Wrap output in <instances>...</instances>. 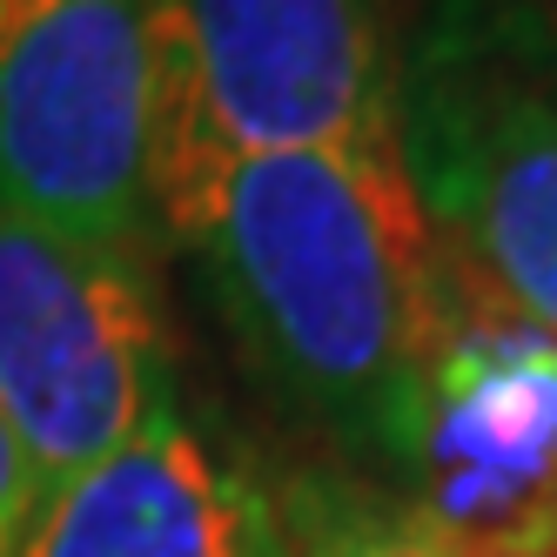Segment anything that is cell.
<instances>
[{"label":"cell","mask_w":557,"mask_h":557,"mask_svg":"<svg viewBox=\"0 0 557 557\" xmlns=\"http://www.w3.org/2000/svg\"><path fill=\"white\" fill-rule=\"evenodd\" d=\"M182 389L162 262L114 256L0 202V423L41 497L67 491Z\"/></svg>","instance_id":"6"},{"label":"cell","mask_w":557,"mask_h":557,"mask_svg":"<svg viewBox=\"0 0 557 557\" xmlns=\"http://www.w3.org/2000/svg\"><path fill=\"white\" fill-rule=\"evenodd\" d=\"M363 484L457 557H557V336L450 269Z\"/></svg>","instance_id":"4"},{"label":"cell","mask_w":557,"mask_h":557,"mask_svg":"<svg viewBox=\"0 0 557 557\" xmlns=\"http://www.w3.org/2000/svg\"><path fill=\"white\" fill-rule=\"evenodd\" d=\"M275 510L289 531V557H457L444 544L417 537L363 476H349L330 457H289L269 463Z\"/></svg>","instance_id":"8"},{"label":"cell","mask_w":557,"mask_h":557,"mask_svg":"<svg viewBox=\"0 0 557 557\" xmlns=\"http://www.w3.org/2000/svg\"><path fill=\"white\" fill-rule=\"evenodd\" d=\"M162 235L249 383L370 476L450 283L396 141L222 162L162 202Z\"/></svg>","instance_id":"1"},{"label":"cell","mask_w":557,"mask_h":557,"mask_svg":"<svg viewBox=\"0 0 557 557\" xmlns=\"http://www.w3.org/2000/svg\"><path fill=\"white\" fill-rule=\"evenodd\" d=\"M0 202L162 262L154 0H0Z\"/></svg>","instance_id":"3"},{"label":"cell","mask_w":557,"mask_h":557,"mask_svg":"<svg viewBox=\"0 0 557 557\" xmlns=\"http://www.w3.org/2000/svg\"><path fill=\"white\" fill-rule=\"evenodd\" d=\"M21 557H289L275 476L182 383L128 450L54 491Z\"/></svg>","instance_id":"7"},{"label":"cell","mask_w":557,"mask_h":557,"mask_svg":"<svg viewBox=\"0 0 557 557\" xmlns=\"http://www.w3.org/2000/svg\"><path fill=\"white\" fill-rule=\"evenodd\" d=\"M41 476H34L27 450L14 444V430L0 423V557H21L34 517H41Z\"/></svg>","instance_id":"9"},{"label":"cell","mask_w":557,"mask_h":557,"mask_svg":"<svg viewBox=\"0 0 557 557\" xmlns=\"http://www.w3.org/2000/svg\"><path fill=\"white\" fill-rule=\"evenodd\" d=\"M497 14L517 34V48L537 61V74L557 88V0H497Z\"/></svg>","instance_id":"10"},{"label":"cell","mask_w":557,"mask_h":557,"mask_svg":"<svg viewBox=\"0 0 557 557\" xmlns=\"http://www.w3.org/2000/svg\"><path fill=\"white\" fill-rule=\"evenodd\" d=\"M396 154L450 269L557 336V88L497 0H410Z\"/></svg>","instance_id":"2"},{"label":"cell","mask_w":557,"mask_h":557,"mask_svg":"<svg viewBox=\"0 0 557 557\" xmlns=\"http://www.w3.org/2000/svg\"><path fill=\"white\" fill-rule=\"evenodd\" d=\"M410 0H154L162 202L283 148L396 141Z\"/></svg>","instance_id":"5"}]
</instances>
